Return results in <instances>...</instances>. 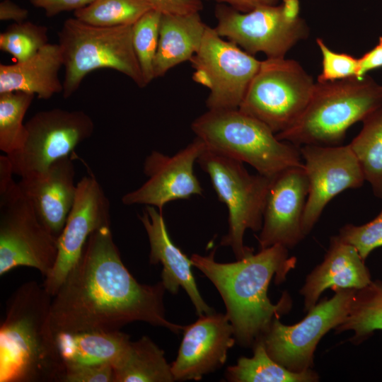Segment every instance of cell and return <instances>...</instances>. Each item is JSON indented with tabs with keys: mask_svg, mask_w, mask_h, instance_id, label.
Instances as JSON below:
<instances>
[{
	"mask_svg": "<svg viewBox=\"0 0 382 382\" xmlns=\"http://www.w3.org/2000/svg\"><path fill=\"white\" fill-rule=\"evenodd\" d=\"M64 364H114L130 342L120 330L59 332L55 335Z\"/></svg>",
	"mask_w": 382,
	"mask_h": 382,
	"instance_id": "24",
	"label": "cell"
},
{
	"mask_svg": "<svg viewBox=\"0 0 382 382\" xmlns=\"http://www.w3.org/2000/svg\"><path fill=\"white\" fill-rule=\"evenodd\" d=\"M215 250L208 255L193 254V266L214 285L225 303L226 316L233 329L236 342L249 347L262 337L275 318L288 311L289 299L284 296L277 304L267 296L270 281L276 275L279 283L294 267L296 259L287 248L274 245L250 253L229 263L214 260Z\"/></svg>",
	"mask_w": 382,
	"mask_h": 382,
	"instance_id": "2",
	"label": "cell"
},
{
	"mask_svg": "<svg viewBox=\"0 0 382 382\" xmlns=\"http://www.w3.org/2000/svg\"><path fill=\"white\" fill-rule=\"evenodd\" d=\"M191 129L210 149L253 167L272 178L303 166L299 147L279 140L262 122L239 109L208 110Z\"/></svg>",
	"mask_w": 382,
	"mask_h": 382,
	"instance_id": "5",
	"label": "cell"
},
{
	"mask_svg": "<svg viewBox=\"0 0 382 382\" xmlns=\"http://www.w3.org/2000/svg\"><path fill=\"white\" fill-rule=\"evenodd\" d=\"M154 9L144 0H95L74 11V18L98 27L132 25Z\"/></svg>",
	"mask_w": 382,
	"mask_h": 382,
	"instance_id": "29",
	"label": "cell"
},
{
	"mask_svg": "<svg viewBox=\"0 0 382 382\" xmlns=\"http://www.w3.org/2000/svg\"><path fill=\"white\" fill-rule=\"evenodd\" d=\"M161 16L160 11L151 9L132 25V44L146 86L155 79L154 63Z\"/></svg>",
	"mask_w": 382,
	"mask_h": 382,
	"instance_id": "31",
	"label": "cell"
},
{
	"mask_svg": "<svg viewBox=\"0 0 382 382\" xmlns=\"http://www.w3.org/2000/svg\"><path fill=\"white\" fill-rule=\"evenodd\" d=\"M315 83L298 62L285 57L267 58L261 61L238 109L277 134L301 117Z\"/></svg>",
	"mask_w": 382,
	"mask_h": 382,
	"instance_id": "10",
	"label": "cell"
},
{
	"mask_svg": "<svg viewBox=\"0 0 382 382\" xmlns=\"http://www.w3.org/2000/svg\"><path fill=\"white\" fill-rule=\"evenodd\" d=\"M62 382H115L113 366L64 364Z\"/></svg>",
	"mask_w": 382,
	"mask_h": 382,
	"instance_id": "35",
	"label": "cell"
},
{
	"mask_svg": "<svg viewBox=\"0 0 382 382\" xmlns=\"http://www.w3.org/2000/svg\"><path fill=\"white\" fill-rule=\"evenodd\" d=\"M192 79L209 89L208 110L238 109L261 61L207 26L199 49L190 60Z\"/></svg>",
	"mask_w": 382,
	"mask_h": 382,
	"instance_id": "11",
	"label": "cell"
},
{
	"mask_svg": "<svg viewBox=\"0 0 382 382\" xmlns=\"http://www.w3.org/2000/svg\"><path fill=\"white\" fill-rule=\"evenodd\" d=\"M95 0H30V4L42 9L48 17L54 16L64 11H76Z\"/></svg>",
	"mask_w": 382,
	"mask_h": 382,
	"instance_id": "37",
	"label": "cell"
},
{
	"mask_svg": "<svg viewBox=\"0 0 382 382\" xmlns=\"http://www.w3.org/2000/svg\"><path fill=\"white\" fill-rule=\"evenodd\" d=\"M381 67H382V36L379 37L378 43L371 50L359 58L357 77L363 78L369 71Z\"/></svg>",
	"mask_w": 382,
	"mask_h": 382,
	"instance_id": "38",
	"label": "cell"
},
{
	"mask_svg": "<svg viewBox=\"0 0 382 382\" xmlns=\"http://www.w3.org/2000/svg\"><path fill=\"white\" fill-rule=\"evenodd\" d=\"M308 180L302 231L308 234L325 206L342 192L362 186L365 178L349 144L299 147Z\"/></svg>",
	"mask_w": 382,
	"mask_h": 382,
	"instance_id": "14",
	"label": "cell"
},
{
	"mask_svg": "<svg viewBox=\"0 0 382 382\" xmlns=\"http://www.w3.org/2000/svg\"><path fill=\"white\" fill-rule=\"evenodd\" d=\"M25 127L21 149L6 155L13 174L21 178L43 172L54 161L69 156L94 131V122L84 111L61 108L35 113Z\"/></svg>",
	"mask_w": 382,
	"mask_h": 382,
	"instance_id": "12",
	"label": "cell"
},
{
	"mask_svg": "<svg viewBox=\"0 0 382 382\" xmlns=\"http://www.w3.org/2000/svg\"><path fill=\"white\" fill-rule=\"evenodd\" d=\"M316 43L322 56V70L318 76V82L357 77L359 58L330 50L322 38H317Z\"/></svg>",
	"mask_w": 382,
	"mask_h": 382,
	"instance_id": "34",
	"label": "cell"
},
{
	"mask_svg": "<svg viewBox=\"0 0 382 382\" xmlns=\"http://www.w3.org/2000/svg\"><path fill=\"white\" fill-rule=\"evenodd\" d=\"M6 155L0 156V275L21 266L33 267L45 278L57 256L56 238L13 179Z\"/></svg>",
	"mask_w": 382,
	"mask_h": 382,
	"instance_id": "7",
	"label": "cell"
},
{
	"mask_svg": "<svg viewBox=\"0 0 382 382\" xmlns=\"http://www.w3.org/2000/svg\"><path fill=\"white\" fill-rule=\"evenodd\" d=\"M308 195L303 166L286 169L272 178L257 237L260 249L274 245L292 248L305 237L302 220Z\"/></svg>",
	"mask_w": 382,
	"mask_h": 382,
	"instance_id": "17",
	"label": "cell"
},
{
	"mask_svg": "<svg viewBox=\"0 0 382 382\" xmlns=\"http://www.w3.org/2000/svg\"><path fill=\"white\" fill-rule=\"evenodd\" d=\"M112 366L115 382L175 381L163 350L147 336L130 341Z\"/></svg>",
	"mask_w": 382,
	"mask_h": 382,
	"instance_id": "25",
	"label": "cell"
},
{
	"mask_svg": "<svg viewBox=\"0 0 382 382\" xmlns=\"http://www.w3.org/2000/svg\"><path fill=\"white\" fill-rule=\"evenodd\" d=\"M207 26L199 12L162 13L154 78L163 77L172 68L190 61L199 49Z\"/></svg>",
	"mask_w": 382,
	"mask_h": 382,
	"instance_id": "23",
	"label": "cell"
},
{
	"mask_svg": "<svg viewBox=\"0 0 382 382\" xmlns=\"http://www.w3.org/2000/svg\"><path fill=\"white\" fill-rule=\"evenodd\" d=\"M46 26L30 21L13 23L0 34V50L23 62L36 54L48 42Z\"/></svg>",
	"mask_w": 382,
	"mask_h": 382,
	"instance_id": "32",
	"label": "cell"
},
{
	"mask_svg": "<svg viewBox=\"0 0 382 382\" xmlns=\"http://www.w3.org/2000/svg\"><path fill=\"white\" fill-rule=\"evenodd\" d=\"M52 296L35 281L8 299L0 326V382H62L64 364L51 326Z\"/></svg>",
	"mask_w": 382,
	"mask_h": 382,
	"instance_id": "3",
	"label": "cell"
},
{
	"mask_svg": "<svg viewBox=\"0 0 382 382\" xmlns=\"http://www.w3.org/2000/svg\"><path fill=\"white\" fill-rule=\"evenodd\" d=\"M227 4L241 12H248L262 6L277 5L279 0H212Z\"/></svg>",
	"mask_w": 382,
	"mask_h": 382,
	"instance_id": "40",
	"label": "cell"
},
{
	"mask_svg": "<svg viewBox=\"0 0 382 382\" xmlns=\"http://www.w3.org/2000/svg\"><path fill=\"white\" fill-rule=\"evenodd\" d=\"M74 176V163L67 156L43 172L21 177L18 183L40 221L57 239L75 201Z\"/></svg>",
	"mask_w": 382,
	"mask_h": 382,
	"instance_id": "19",
	"label": "cell"
},
{
	"mask_svg": "<svg viewBox=\"0 0 382 382\" xmlns=\"http://www.w3.org/2000/svg\"><path fill=\"white\" fill-rule=\"evenodd\" d=\"M34 97L21 91L0 93V149L6 155L21 149L25 141L23 119Z\"/></svg>",
	"mask_w": 382,
	"mask_h": 382,
	"instance_id": "30",
	"label": "cell"
},
{
	"mask_svg": "<svg viewBox=\"0 0 382 382\" xmlns=\"http://www.w3.org/2000/svg\"><path fill=\"white\" fill-rule=\"evenodd\" d=\"M206 148L199 137L173 156L153 151L144 162L148 178L139 188L122 197L125 205L144 204L162 212L168 202L203 195V188L194 173V165Z\"/></svg>",
	"mask_w": 382,
	"mask_h": 382,
	"instance_id": "16",
	"label": "cell"
},
{
	"mask_svg": "<svg viewBox=\"0 0 382 382\" xmlns=\"http://www.w3.org/2000/svg\"><path fill=\"white\" fill-rule=\"evenodd\" d=\"M214 28L222 37L248 53H264L267 58H284L299 41L306 39L308 27L300 16L299 0H283L280 4L262 6L241 12L219 3L215 8Z\"/></svg>",
	"mask_w": 382,
	"mask_h": 382,
	"instance_id": "9",
	"label": "cell"
},
{
	"mask_svg": "<svg viewBox=\"0 0 382 382\" xmlns=\"http://www.w3.org/2000/svg\"><path fill=\"white\" fill-rule=\"evenodd\" d=\"M336 329L352 330L354 337L382 330V282H371L355 291L349 313Z\"/></svg>",
	"mask_w": 382,
	"mask_h": 382,
	"instance_id": "28",
	"label": "cell"
},
{
	"mask_svg": "<svg viewBox=\"0 0 382 382\" xmlns=\"http://www.w3.org/2000/svg\"><path fill=\"white\" fill-rule=\"evenodd\" d=\"M371 282L368 269L357 249L334 236L323 261L308 276L301 294L306 310H310L327 289L357 290Z\"/></svg>",
	"mask_w": 382,
	"mask_h": 382,
	"instance_id": "21",
	"label": "cell"
},
{
	"mask_svg": "<svg viewBox=\"0 0 382 382\" xmlns=\"http://www.w3.org/2000/svg\"><path fill=\"white\" fill-rule=\"evenodd\" d=\"M162 282L139 283L122 262L110 225L90 236L79 262L51 305V326L59 332L120 330L143 321L178 333L184 326L166 318Z\"/></svg>",
	"mask_w": 382,
	"mask_h": 382,
	"instance_id": "1",
	"label": "cell"
},
{
	"mask_svg": "<svg viewBox=\"0 0 382 382\" xmlns=\"http://www.w3.org/2000/svg\"><path fill=\"white\" fill-rule=\"evenodd\" d=\"M207 173L218 199L227 207L228 229L221 245L229 246L237 260L253 253L243 243L247 229L260 231L266 199L272 178L250 174L243 163L206 145L197 159Z\"/></svg>",
	"mask_w": 382,
	"mask_h": 382,
	"instance_id": "8",
	"label": "cell"
},
{
	"mask_svg": "<svg viewBox=\"0 0 382 382\" xmlns=\"http://www.w3.org/2000/svg\"><path fill=\"white\" fill-rule=\"evenodd\" d=\"M163 14H187L199 12L202 0H144Z\"/></svg>",
	"mask_w": 382,
	"mask_h": 382,
	"instance_id": "36",
	"label": "cell"
},
{
	"mask_svg": "<svg viewBox=\"0 0 382 382\" xmlns=\"http://www.w3.org/2000/svg\"><path fill=\"white\" fill-rule=\"evenodd\" d=\"M132 25L98 27L68 18L58 32L64 62L63 97L68 98L90 72L117 71L139 88L145 85L133 44Z\"/></svg>",
	"mask_w": 382,
	"mask_h": 382,
	"instance_id": "6",
	"label": "cell"
},
{
	"mask_svg": "<svg viewBox=\"0 0 382 382\" xmlns=\"http://www.w3.org/2000/svg\"><path fill=\"white\" fill-rule=\"evenodd\" d=\"M28 17V11L18 6L11 0H3L0 3V20L11 21L14 23L25 21Z\"/></svg>",
	"mask_w": 382,
	"mask_h": 382,
	"instance_id": "39",
	"label": "cell"
},
{
	"mask_svg": "<svg viewBox=\"0 0 382 382\" xmlns=\"http://www.w3.org/2000/svg\"><path fill=\"white\" fill-rule=\"evenodd\" d=\"M64 66L61 48L48 43L23 62L0 64V93L21 91L48 100L63 92L59 72Z\"/></svg>",
	"mask_w": 382,
	"mask_h": 382,
	"instance_id": "22",
	"label": "cell"
},
{
	"mask_svg": "<svg viewBox=\"0 0 382 382\" xmlns=\"http://www.w3.org/2000/svg\"><path fill=\"white\" fill-rule=\"evenodd\" d=\"M178 356L170 364L174 381L200 380L222 366L236 340L233 326L223 313L204 314L183 328Z\"/></svg>",
	"mask_w": 382,
	"mask_h": 382,
	"instance_id": "18",
	"label": "cell"
},
{
	"mask_svg": "<svg viewBox=\"0 0 382 382\" xmlns=\"http://www.w3.org/2000/svg\"><path fill=\"white\" fill-rule=\"evenodd\" d=\"M382 106V83L371 76L316 82L299 120L276 134L282 141L303 145H340L347 129Z\"/></svg>",
	"mask_w": 382,
	"mask_h": 382,
	"instance_id": "4",
	"label": "cell"
},
{
	"mask_svg": "<svg viewBox=\"0 0 382 382\" xmlns=\"http://www.w3.org/2000/svg\"><path fill=\"white\" fill-rule=\"evenodd\" d=\"M349 144L376 197L382 199V106L363 121Z\"/></svg>",
	"mask_w": 382,
	"mask_h": 382,
	"instance_id": "27",
	"label": "cell"
},
{
	"mask_svg": "<svg viewBox=\"0 0 382 382\" xmlns=\"http://www.w3.org/2000/svg\"><path fill=\"white\" fill-rule=\"evenodd\" d=\"M139 219L144 226L150 245L149 262L163 266L161 282L166 290L176 294L182 287L192 302L197 314L214 313L202 297L193 274L192 260L170 239L162 212L146 206Z\"/></svg>",
	"mask_w": 382,
	"mask_h": 382,
	"instance_id": "20",
	"label": "cell"
},
{
	"mask_svg": "<svg viewBox=\"0 0 382 382\" xmlns=\"http://www.w3.org/2000/svg\"><path fill=\"white\" fill-rule=\"evenodd\" d=\"M226 378L232 382H308L318 378L311 369L292 371L272 359L261 338L253 344V356L241 357L237 364L228 366Z\"/></svg>",
	"mask_w": 382,
	"mask_h": 382,
	"instance_id": "26",
	"label": "cell"
},
{
	"mask_svg": "<svg viewBox=\"0 0 382 382\" xmlns=\"http://www.w3.org/2000/svg\"><path fill=\"white\" fill-rule=\"evenodd\" d=\"M337 236L354 246L364 260L373 250L382 246V209L376 217L365 224L345 225Z\"/></svg>",
	"mask_w": 382,
	"mask_h": 382,
	"instance_id": "33",
	"label": "cell"
},
{
	"mask_svg": "<svg viewBox=\"0 0 382 382\" xmlns=\"http://www.w3.org/2000/svg\"><path fill=\"white\" fill-rule=\"evenodd\" d=\"M355 291L335 290L333 297L316 304L301 321L293 325H285L275 318L267 332L260 337L270 357L292 371L310 369L319 340L344 320Z\"/></svg>",
	"mask_w": 382,
	"mask_h": 382,
	"instance_id": "13",
	"label": "cell"
},
{
	"mask_svg": "<svg viewBox=\"0 0 382 382\" xmlns=\"http://www.w3.org/2000/svg\"><path fill=\"white\" fill-rule=\"evenodd\" d=\"M76 185L74 203L57 239L55 264L43 284L52 297L79 262L91 233L110 225V202L96 178L86 175Z\"/></svg>",
	"mask_w": 382,
	"mask_h": 382,
	"instance_id": "15",
	"label": "cell"
}]
</instances>
